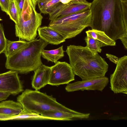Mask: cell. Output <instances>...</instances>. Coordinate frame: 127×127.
Instances as JSON below:
<instances>
[{"label":"cell","instance_id":"1","mask_svg":"<svg viewBox=\"0 0 127 127\" xmlns=\"http://www.w3.org/2000/svg\"><path fill=\"white\" fill-rule=\"evenodd\" d=\"M91 3L92 29L104 32L115 41L127 35L122 0H93Z\"/></svg>","mask_w":127,"mask_h":127},{"label":"cell","instance_id":"2","mask_svg":"<svg viewBox=\"0 0 127 127\" xmlns=\"http://www.w3.org/2000/svg\"><path fill=\"white\" fill-rule=\"evenodd\" d=\"M66 52L74 73L82 80L104 76L108 65L97 52L87 47L70 45Z\"/></svg>","mask_w":127,"mask_h":127},{"label":"cell","instance_id":"3","mask_svg":"<svg viewBox=\"0 0 127 127\" xmlns=\"http://www.w3.org/2000/svg\"><path fill=\"white\" fill-rule=\"evenodd\" d=\"M48 44L40 38L27 42L17 52L6 58L5 67L20 74L34 71L43 64L41 53Z\"/></svg>","mask_w":127,"mask_h":127},{"label":"cell","instance_id":"4","mask_svg":"<svg viewBox=\"0 0 127 127\" xmlns=\"http://www.w3.org/2000/svg\"><path fill=\"white\" fill-rule=\"evenodd\" d=\"M23 110L41 115L50 111H59L73 114L79 112L69 109L58 102L52 95L38 90L26 89L17 97Z\"/></svg>","mask_w":127,"mask_h":127},{"label":"cell","instance_id":"5","mask_svg":"<svg viewBox=\"0 0 127 127\" xmlns=\"http://www.w3.org/2000/svg\"><path fill=\"white\" fill-rule=\"evenodd\" d=\"M91 21L90 9L59 17L51 21L48 26L60 32L66 39L75 37L85 28L90 27Z\"/></svg>","mask_w":127,"mask_h":127},{"label":"cell","instance_id":"6","mask_svg":"<svg viewBox=\"0 0 127 127\" xmlns=\"http://www.w3.org/2000/svg\"><path fill=\"white\" fill-rule=\"evenodd\" d=\"M43 18L36 11L31 0H25L19 22L15 25L16 36L27 41L35 39Z\"/></svg>","mask_w":127,"mask_h":127},{"label":"cell","instance_id":"7","mask_svg":"<svg viewBox=\"0 0 127 127\" xmlns=\"http://www.w3.org/2000/svg\"><path fill=\"white\" fill-rule=\"evenodd\" d=\"M110 88L114 93L127 94V56L119 58L110 79Z\"/></svg>","mask_w":127,"mask_h":127},{"label":"cell","instance_id":"8","mask_svg":"<svg viewBox=\"0 0 127 127\" xmlns=\"http://www.w3.org/2000/svg\"><path fill=\"white\" fill-rule=\"evenodd\" d=\"M50 67L51 72L48 84L58 86L68 84L74 80L75 75L72 67L67 63L58 61Z\"/></svg>","mask_w":127,"mask_h":127},{"label":"cell","instance_id":"9","mask_svg":"<svg viewBox=\"0 0 127 127\" xmlns=\"http://www.w3.org/2000/svg\"><path fill=\"white\" fill-rule=\"evenodd\" d=\"M91 3L86 0H73L68 3H60L49 14V19L52 20L59 17L67 15L90 9Z\"/></svg>","mask_w":127,"mask_h":127},{"label":"cell","instance_id":"10","mask_svg":"<svg viewBox=\"0 0 127 127\" xmlns=\"http://www.w3.org/2000/svg\"><path fill=\"white\" fill-rule=\"evenodd\" d=\"M18 73L10 70L0 74V92L15 95L23 91L22 84Z\"/></svg>","mask_w":127,"mask_h":127},{"label":"cell","instance_id":"11","mask_svg":"<svg viewBox=\"0 0 127 127\" xmlns=\"http://www.w3.org/2000/svg\"><path fill=\"white\" fill-rule=\"evenodd\" d=\"M109 82L108 77L105 76L89 79L77 81L68 84L65 89L68 92L81 90H98L102 91Z\"/></svg>","mask_w":127,"mask_h":127},{"label":"cell","instance_id":"12","mask_svg":"<svg viewBox=\"0 0 127 127\" xmlns=\"http://www.w3.org/2000/svg\"><path fill=\"white\" fill-rule=\"evenodd\" d=\"M34 71L32 82V86L35 90H38L48 84L50 67L43 64Z\"/></svg>","mask_w":127,"mask_h":127},{"label":"cell","instance_id":"13","mask_svg":"<svg viewBox=\"0 0 127 127\" xmlns=\"http://www.w3.org/2000/svg\"><path fill=\"white\" fill-rule=\"evenodd\" d=\"M37 31L40 38L48 44L58 45L66 40L60 32L48 26L40 27Z\"/></svg>","mask_w":127,"mask_h":127},{"label":"cell","instance_id":"14","mask_svg":"<svg viewBox=\"0 0 127 127\" xmlns=\"http://www.w3.org/2000/svg\"><path fill=\"white\" fill-rule=\"evenodd\" d=\"M90 114L79 112L73 114L59 111H50L44 112L41 115L54 118L56 120L70 121L86 119L89 118Z\"/></svg>","mask_w":127,"mask_h":127},{"label":"cell","instance_id":"15","mask_svg":"<svg viewBox=\"0 0 127 127\" xmlns=\"http://www.w3.org/2000/svg\"><path fill=\"white\" fill-rule=\"evenodd\" d=\"M23 110L22 105L18 102L9 100L0 103V115L12 116L19 114Z\"/></svg>","mask_w":127,"mask_h":127},{"label":"cell","instance_id":"16","mask_svg":"<svg viewBox=\"0 0 127 127\" xmlns=\"http://www.w3.org/2000/svg\"><path fill=\"white\" fill-rule=\"evenodd\" d=\"M87 36L96 40L98 43L100 48L107 46H115V41L108 36L104 32L95 29L89 30L86 32Z\"/></svg>","mask_w":127,"mask_h":127},{"label":"cell","instance_id":"17","mask_svg":"<svg viewBox=\"0 0 127 127\" xmlns=\"http://www.w3.org/2000/svg\"><path fill=\"white\" fill-rule=\"evenodd\" d=\"M12 120H56L53 118L44 116L36 113L24 111L18 114L11 116L4 121Z\"/></svg>","mask_w":127,"mask_h":127},{"label":"cell","instance_id":"18","mask_svg":"<svg viewBox=\"0 0 127 127\" xmlns=\"http://www.w3.org/2000/svg\"><path fill=\"white\" fill-rule=\"evenodd\" d=\"M65 51L62 46L55 49L46 50L44 49L42 51L41 56L48 62L51 61L56 64L58 61L64 56Z\"/></svg>","mask_w":127,"mask_h":127},{"label":"cell","instance_id":"19","mask_svg":"<svg viewBox=\"0 0 127 127\" xmlns=\"http://www.w3.org/2000/svg\"><path fill=\"white\" fill-rule=\"evenodd\" d=\"M27 42L23 40L13 41L7 39L6 47L3 53L6 58L9 57L21 49Z\"/></svg>","mask_w":127,"mask_h":127},{"label":"cell","instance_id":"20","mask_svg":"<svg viewBox=\"0 0 127 127\" xmlns=\"http://www.w3.org/2000/svg\"><path fill=\"white\" fill-rule=\"evenodd\" d=\"M10 19L15 23L18 24L20 16L16 6L15 0H10L9 9L8 15Z\"/></svg>","mask_w":127,"mask_h":127},{"label":"cell","instance_id":"21","mask_svg":"<svg viewBox=\"0 0 127 127\" xmlns=\"http://www.w3.org/2000/svg\"><path fill=\"white\" fill-rule=\"evenodd\" d=\"M85 40L86 43V46L91 50L97 53H100L102 49L100 47L98 42L92 37L87 36Z\"/></svg>","mask_w":127,"mask_h":127},{"label":"cell","instance_id":"22","mask_svg":"<svg viewBox=\"0 0 127 127\" xmlns=\"http://www.w3.org/2000/svg\"><path fill=\"white\" fill-rule=\"evenodd\" d=\"M7 39L5 35L2 25L0 23V54L5 50Z\"/></svg>","mask_w":127,"mask_h":127},{"label":"cell","instance_id":"23","mask_svg":"<svg viewBox=\"0 0 127 127\" xmlns=\"http://www.w3.org/2000/svg\"><path fill=\"white\" fill-rule=\"evenodd\" d=\"M10 0H0V6L2 11L8 15Z\"/></svg>","mask_w":127,"mask_h":127},{"label":"cell","instance_id":"24","mask_svg":"<svg viewBox=\"0 0 127 127\" xmlns=\"http://www.w3.org/2000/svg\"><path fill=\"white\" fill-rule=\"evenodd\" d=\"M25 0H15V4L20 17L23 8Z\"/></svg>","mask_w":127,"mask_h":127},{"label":"cell","instance_id":"25","mask_svg":"<svg viewBox=\"0 0 127 127\" xmlns=\"http://www.w3.org/2000/svg\"><path fill=\"white\" fill-rule=\"evenodd\" d=\"M106 55L107 58L112 62L117 64L119 59L118 57L113 55L108 54H106Z\"/></svg>","mask_w":127,"mask_h":127},{"label":"cell","instance_id":"26","mask_svg":"<svg viewBox=\"0 0 127 127\" xmlns=\"http://www.w3.org/2000/svg\"><path fill=\"white\" fill-rule=\"evenodd\" d=\"M10 95L9 93L0 92V101L6 99Z\"/></svg>","mask_w":127,"mask_h":127},{"label":"cell","instance_id":"27","mask_svg":"<svg viewBox=\"0 0 127 127\" xmlns=\"http://www.w3.org/2000/svg\"><path fill=\"white\" fill-rule=\"evenodd\" d=\"M120 40L121 41L125 48L127 49V35L124 36Z\"/></svg>","mask_w":127,"mask_h":127},{"label":"cell","instance_id":"28","mask_svg":"<svg viewBox=\"0 0 127 127\" xmlns=\"http://www.w3.org/2000/svg\"><path fill=\"white\" fill-rule=\"evenodd\" d=\"M11 116L4 115L0 114V121H4L6 118Z\"/></svg>","mask_w":127,"mask_h":127},{"label":"cell","instance_id":"29","mask_svg":"<svg viewBox=\"0 0 127 127\" xmlns=\"http://www.w3.org/2000/svg\"><path fill=\"white\" fill-rule=\"evenodd\" d=\"M34 7L35 8L39 0H31Z\"/></svg>","mask_w":127,"mask_h":127},{"label":"cell","instance_id":"30","mask_svg":"<svg viewBox=\"0 0 127 127\" xmlns=\"http://www.w3.org/2000/svg\"><path fill=\"white\" fill-rule=\"evenodd\" d=\"M2 20L0 18V21Z\"/></svg>","mask_w":127,"mask_h":127}]
</instances>
